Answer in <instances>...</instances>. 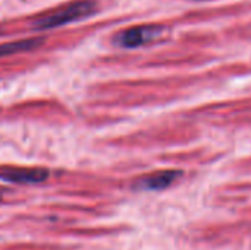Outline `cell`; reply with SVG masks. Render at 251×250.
<instances>
[{"instance_id": "obj_1", "label": "cell", "mask_w": 251, "mask_h": 250, "mask_svg": "<svg viewBox=\"0 0 251 250\" xmlns=\"http://www.w3.org/2000/svg\"><path fill=\"white\" fill-rule=\"evenodd\" d=\"M251 13V0H240L232 1L221 6H210V7H196L190 9L179 16L174 18L172 21H163V24L171 31L174 25H200L218 19H231V18H241Z\"/></svg>"}, {"instance_id": "obj_2", "label": "cell", "mask_w": 251, "mask_h": 250, "mask_svg": "<svg viewBox=\"0 0 251 250\" xmlns=\"http://www.w3.org/2000/svg\"><path fill=\"white\" fill-rule=\"evenodd\" d=\"M99 9V3L96 0H74L57 10H53L34 22V28L38 31L53 29L57 27L68 25L71 22H76L79 19L88 18L94 15Z\"/></svg>"}, {"instance_id": "obj_3", "label": "cell", "mask_w": 251, "mask_h": 250, "mask_svg": "<svg viewBox=\"0 0 251 250\" xmlns=\"http://www.w3.org/2000/svg\"><path fill=\"white\" fill-rule=\"evenodd\" d=\"M169 32L163 22H146L131 25L113 37V44L121 49H140L157 43Z\"/></svg>"}, {"instance_id": "obj_4", "label": "cell", "mask_w": 251, "mask_h": 250, "mask_svg": "<svg viewBox=\"0 0 251 250\" xmlns=\"http://www.w3.org/2000/svg\"><path fill=\"white\" fill-rule=\"evenodd\" d=\"M49 178L44 168H9L0 171V180L15 184H40Z\"/></svg>"}, {"instance_id": "obj_5", "label": "cell", "mask_w": 251, "mask_h": 250, "mask_svg": "<svg viewBox=\"0 0 251 250\" xmlns=\"http://www.w3.org/2000/svg\"><path fill=\"white\" fill-rule=\"evenodd\" d=\"M181 175H182V172L175 171V169L157 171L154 174L143 177L137 183V189L147 190V192H160V190H165V189L171 187L172 184H175Z\"/></svg>"}, {"instance_id": "obj_6", "label": "cell", "mask_w": 251, "mask_h": 250, "mask_svg": "<svg viewBox=\"0 0 251 250\" xmlns=\"http://www.w3.org/2000/svg\"><path fill=\"white\" fill-rule=\"evenodd\" d=\"M44 43L43 37H32V38H25V40H16V41H9L0 44V57L9 56V55H16L21 52H29L37 47H40Z\"/></svg>"}, {"instance_id": "obj_7", "label": "cell", "mask_w": 251, "mask_h": 250, "mask_svg": "<svg viewBox=\"0 0 251 250\" xmlns=\"http://www.w3.org/2000/svg\"><path fill=\"white\" fill-rule=\"evenodd\" d=\"M224 34L228 38H251V19L229 24V27L224 28Z\"/></svg>"}, {"instance_id": "obj_8", "label": "cell", "mask_w": 251, "mask_h": 250, "mask_svg": "<svg viewBox=\"0 0 251 250\" xmlns=\"http://www.w3.org/2000/svg\"><path fill=\"white\" fill-rule=\"evenodd\" d=\"M182 1H188V3H210V1H216V0H182Z\"/></svg>"}, {"instance_id": "obj_9", "label": "cell", "mask_w": 251, "mask_h": 250, "mask_svg": "<svg viewBox=\"0 0 251 250\" xmlns=\"http://www.w3.org/2000/svg\"><path fill=\"white\" fill-rule=\"evenodd\" d=\"M0 199H1V193H0Z\"/></svg>"}]
</instances>
